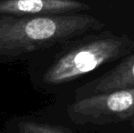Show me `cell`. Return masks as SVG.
Returning a JSON list of instances; mask_svg holds the SVG:
<instances>
[{"instance_id": "obj_2", "label": "cell", "mask_w": 134, "mask_h": 133, "mask_svg": "<svg viewBox=\"0 0 134 133\" xmlns=\"http://www.w3.org/2000/svg\"><path fill=\"white\" fill-rule=\"evenodd\" d=\"M105 27L93 13L0 16V65L27 62L42 50Z\"/></svg>"}, {"instance_id": "obj_1", "label": "cell", "mask_w": 134, "mask_h": 133, "mask_svg": "<svg viewBox=\"0 0 134 133\" xmlns=\"http://www.w3.org/2000/svg\"><path fill=\"white\" fill-rule=\"evenodd\" d=\"M133 51L131 36L100 30L38 52L27 61V74L37 91L53 93Z\"/></svg>"}, {"instance_id": "obj_4", "label": "cell", "mask_w": 134, "mask_h": 133, "mask_svg": "<svg viewBox=\"0 0 134 133\" xmlns=\"http://www.w3.org/2000/svg\"><path fill=\"white\" fill-rule=\"evenodd\" d=\"M97 0H0V16H31L93 13Z\"/></svg>"}, {"instance_id": "obj_5", "label": "cell", "mask_w": 134, "mask_h": 133, "mask_svg": "<svg viewBox=\"0 0 134 133\" xmlns=\"http://www.w3.org/2000/svg\"><path fill=\"white\" fill-rule=\"evenodd\" d=\"M127 89H134V51L120 59L112 69L79 86L71 98L80 99Z\"/></svg>"}, {"instance_id": "obj_6", "label": "cell", "mask_w": 134, "mask_h": 133, "mask_svg": "<svg viewBox=\"0 0 134 133\" xmlns=\"http://www.w3.org/2000/svg\"><path fill=\"white\" fill-rule=\"evenodd\" d=\"M0 133H75L68 125L37 115L16 116L8 119Z\"/></svg>"}, {"instance_id": "obj_3", "label": "cell", "mask_w": 134, "mask_h": 133, "mask_svg": "<svg viewBox=\"0 0 134 133\" xmlns=\"http://www.w3.org/2000/svg\"><path fill=\"white\" fill-rule=\"evenodd\" d=\"M63 114L69 123L77 126L107 125L134 119V89H120L80 99H71L61 111L41 112L51 117Z\"/></svg>"}, {"instance_id": "obj_7", "label": "cell", "mask_w": 134, "mask_h": 133, "mask_svg": "<svg viewBox=\"0 0 134 133\" xmlns=\"http://www.w3.org/2000/svg\"><path fill=\"white\" fill-rule=\"evenodd\" d=\"M131 126H132V128L134 129V119H132L131 120Z\"/></svg>"}]
</instances>
